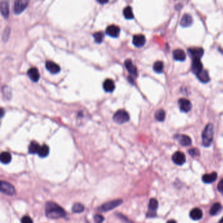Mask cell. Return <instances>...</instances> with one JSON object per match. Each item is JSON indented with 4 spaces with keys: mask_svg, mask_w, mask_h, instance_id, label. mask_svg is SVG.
Wrapping results in <instances>:
<instances>
[{
    "mask_svg": "<svg viewBox=\"0 0 223 223\" xmlns=\"http://www.w3.org/2000/svg\"><path fill=\"white\" fill-rule=\"evenodd\" d=\"M172 160L175 164L178 165H182L186 162L185 155L182 152H175L172 156Z\"/></svg>",
    "mask_w": 223,
    "mask_h": 223,
    "instance_id": "obj_8",
    "label": "cell"
},
{
    "mask_svg": "<svg viewBox=\"0 0 223 223\" xmlns=\"http://www.w3.org/2000/svg\"><path fill=\"white\" fill-rule=\"evenodd\" d=\"M84 210V207L80 203H75L72 207V211L75 213H80Z\"/></svg>",
    "mask_w": 223,
    "mask_h": 223,
    "instance_id": "obj_32",
    "label": "cell"
},
{
    "mask_svg": "<svg viewBox=\"0 0 223 223\" xmlns=\"http://www.w3.org/2000/svg\"><path fill=\"white\" fill-rule=\"evenodd\" d=\"M94 40L98 43H100L102 42L103 39V34L101 32H96L95 34L93 35Z\"/></svg>",
    "mask_w": 223,
    "mask_h": 223,
    "instance_id": "obj_33",
    "label": "cell"
},
{
    "mask_svg": "<svg viewBox=\"0 0 223 223\" xmlns=\"http://www.w3.org/2000/svg\"><path fill=\"white\" fill-rule=\"evenodd\" d=\"M98 2L100 3H107L108 2Z\"/></svg>",
    "mask_w": 223,
    "mask_h": 223,
    "instance_id": "obj_40",
    "label": "cell"
},
{
    "mask_svg": "<svg viewBox=\"0 0 223 223\" xmlns=\"http://www.w3.org/2000/svg\"><path fill=\"white\" fill-rule=\"evenodd\" d=\"M217 189L221 193L223 194V179H221L217 185Z\"/></svg>",
    "mask_w": 223,
    "mask_h": 223,
    "instance_id": "obj_37",
    "label": "cell"
},
{
    "mask_svg": "<svg viewBox=\"0 0 223 223\" xmlns=\"http://www.w3.org/2000/svg\"><path fill=\"white\" fill-rule=\"evenodd\" d=\"M21 223H34L29 216H24L21 219Z\"/></svg>",
    "mask_w": 223,
    "mask_h": 223,
    "instance_id": "obj_36",
    "label": "cell"
},
{
    "mask_svg": "<svg viewBox=\"0 0 223 223\" xmlns=\"http://www.w3.org/2000/svg\"><path fill=\"white\" fill-rule=\"evenodd\" d=\"M196 76L198 79L203 83H207L210 80V76H209L208 72L205 69H203L202 72L199 73Z\"/></svg>",
    "mask_w": 223,
    "mask_h": 223,
    "instance_id": "obj_23",
    "label": "cell"
},
{
    "mask_svg": "<svg viewBox=\"0 0 223 223\" xmlns=\"http://www.w3.org/2000/svg\"><path fill=\"white\" fill-rule=\"evenodd\" d=\"M173 56L175 60L178 61H184L186 58V54L182 49H175L173 52Z\"/></svg>",
    "mask_w": 223,
    "mask_h": 223,
    "instance_id": "obj_22",
    "label": "cell"
},
{
    "mask_svg": "<svg viewBox=\"0 0 223 223\" xmlns=\"http://www.w3.org/2000/svg\"><path fill=\"white\" fill-rule=\"evenodd\" d=\"M1 13L2 15L5 18H8L9 15V5L7 2L2 1L1 2Z\"/></svg>",
    "mask_w": 223,
    "mask_h": 223,
    "instance_id": "obj_27",
    "label": "cell"
},
{
    "mask_svg": "<svg viewBox=\"0 0 223 223\" xmlns=\"http://www.w3.org/2000/svg\"><path fill=\"white\" fill-rule=\"evenodd\" d=\"M179 106L180 110L184 113L189 112L192 109V104L188 99L185 98H181L179 99Z\"/></svg>",
    "mask_w": 223,
    "mask_h": 223,
    "instance_id": "obj_10",
    "label": "cell"
},
{
    "mask_svg": "<svg viewBox=\"0 0 223 223\" xmlns=\"http://www.w3.org/2000/svg\"><path fill=\"white\" fill-rule=\"evenodd\" d=\"M188 53L189 56L191 57L192 60H200L203 55L204 50L200 47H194V48H190L188 49Z\"/></svg>",
    "mask_w": 223,
    "mask_h": 223,
    "instance_id": "obj_6",
    "label": "cell"
},
{
    "mask_svg": "<svg viewBox=\"0 0 223 223\" xmlns=\"http://www.w3.org/2000/svg\"><path fill=\"white\" fill-rule=\"evenodd\" d=\"M158 203L154 198H152L149 203V211L147 214V217H154L156 216V211L158 209Z\"/></svg>",
    "mask_w": 223,
    "mask_h": 223,
    "instance_id": "obj_7",
    "label": "cell"
},
{
    "mask_svg": "<svg viewBox=\"0 0 223 223\" xmlns=\"http://www.w3.org/2000/svg\"><path fill=\"white\" fill-rule=\"evenodd\" d=\"M0 189H1L2 192L10 196L15 195L16 193L15 187L11 183L4 181H1V183H0Z\"/></svg>",
    "mask_w": 223,
    "mask_h": 223,
    "instance_id": "obj_4",
    "label": "cell"
},
{
    "mask_svg": "<svg viewBox=\"0 0 223 223\" xmlns=\"http://www.w3.org/2000/svg\"><path fill=\"white\" fill-rule=\"evenodd\" d=\"M154 117H155L156 119L158 121L162 122L165 119V111L163 110H162V109H160V110H157V111H156Z\"/></svg>",
    "mask_w": 223,
    "mask_h": 223,
    "instance_id": "obj_31",
    "label": "cell"
},
{
    "mask_svg": "<svg viewBox=\"0 0 223 223\" xmlns=\"http://www.w3.org/2000/svg\"><path fill=\"white\" fill-rule=\"evenodd\" d=\"M213 135H214L213 125L210 123L206 126L202 134V143L203 146L207 147L211 145L213 140Z\"/></svg>",
    "mask_w": 223,
    "mask_h": 223,
    "instance_id": "obj_2",
    "label": "cell"
},
{
    "mask_svg": "<svg viewBox=\"0 0 223 223\" xmlns=\"http://www.w3.org/2000/svg\"><path fill=\"white\" fill-rule=\"evenodd\" d=\"M45 215L49 219H56L64 218L66 216V213L63 208L53 202H49L46 203Z\"/></svg>",
    "mask_w": 223,
    "mask_h": 223,
    "instance_id": "obj_1",
    "label": "cell"
},
{
    "mask_svg": "<svg viewBox=\"0 0 223 223\" xmlns=\"http://www.w3.org/2000/svg\"><path fill=\"white\" fill-rule=\"evenodd\" d=\"M11 158V154L8 153V152H2L1 156H0V160H1L2 163L4 164H8L10 163Z\"/></svg>",
    "mask_w": 223,
    "mask_h": 223,
    "instance_id": "obj_26",
    "label": "cell"
},
{
    "mask_svg": "<svg viewBox=\"0 0 223 223\" xmlns=\"http://www.w3.org/2000/svg\"><path fill=\"white\" fill-rule=\"evenodd\" d=\"M40 147L41 146L37 142L32 141L29 145V147H28V151H29V153L30 154H38Z\"/></svg>",
    "mask_w": 223,
    "mask_h": 223,
    "instance_id": "obj_25",
    "label": "cell"
},
{
    "mask_svg": "<svg viewBox=\"0 0 223 223\" xmlns=\"http://www.w3.org/2000/svg\"><path fill=\"white\" fill-rule=\"evenodd\" d=\"M94 219L96 223H102L104 221V218L102 215L97 214L94 216Z\"/></svg>",
    "mask_w": 223,
    "mask_h": 223,
    "instance_id": "obj_35",
    "label": "cell"
},
{
    "mask_svg": "<svg viewBox=\"0 0 223 223\" xmlns=\"http://www.w3.org/2000/svg\"><path fill=\"white\" fill-rule=\"evenodd\" d=\"M192 22L193 18L192 16L190 15L189 14H184L181 18V22H180V25L184 28L189 27L192 25Z\"/></svg>",
    "mask_w": 223,
    "mask_h": 223,
    "instance_id": "obj_18",
    "label": "cell"
},
{
    "mask_svg": "<svg viewBox=\"0 0 223 223\" xmlns=\"http://www.w3.org/2000/svg\"><path fill=\"white\" fill-rule=\"evenodd\" d=\"M28 5V2L25 1V0H20V1L15 2V3H14V12L17 15H19L27 7Z\"/></svg>",
    "mask_w": 223,
    "mask_h": 223,
    "instance_id": "obj_9",
    "label": "cell"
},
{
    "mask_svg": "<svg viewBox=\"0 0 223 223\" xmlns=\"http://www.w3.org/2000/svg\"><path fill=\"white\" fill-rule=\"evenodd\" d=\"M103 88L105 91L110 92H113L114 91V89H115V85L112 79H107L103 82Z\"/></svg>",
    "mask_w": 223,
    "mask_h": 223,
    "instance_id": "obj_21",
    "label": "cell"
},
{
    "mask_svg": "<svg viewBox=\"0 0 223 223\" xmlns=\"http://www.w3.org/2000/svg\"><path fill=\"white\" fill-rule=\"evenodd\" d=\"M133 44H134L137 47H142L145 44L146 42V38L145 35L142 34H137L134 35L133 37Z\"/></svg>",
    "mask_w": 223,
    "mask_h": 223,
    "instance_id": "obj_13",
    "label": "cell"
},
{
    "mask_svg": "<svg viewBox=\"0 0 223 223\" xmlns=\"http://www.w3.org/2000/svg\"><path fill=\"white\" fill-rule=\"evenodd\" d=\"M153 69L155 72L161 73L164 71V63L162 61H157L153 65Z\"/></svg>",
    "mask_w": 223,
    "mask_h": 223,
    "instance_id": "obj_29",
    "label": "cell"
},
{
    "mask_svg": "<svg viewBox=\"0 0 223 223\" xmlns=\"http://www.w3.org/2000/svg\"><path fill=\"white\" fill-rule=\"evenodd\" d=\"M3 112H4V111H3V109L2 108V109H1V115H2V117H3Z\"/></svg>",
    "mask_w": 223,
    "mask_h": 223,
    "instance_id": "obj_39",
    "label": "cell"
},
{
    "mask_svg": "<svg viewBox=\"0 0 223 223\" xmlns=\"http://www.w3.org/2000/svg\"><path fill=\"white\" fill-rule=\"evenodd\" d=\"M123 15H124L125 17L127 19H132L134 17L132 9L130 6H127L124 9V10H123Z\"/></svg>",
    "mask_w": 223,
    "mask_h": 223,
    "instance_id": "obj_30",
    "label": "cell"
},
{
    "mask_svg": "<svg viewBox=\"0 0 223 223\" xmlns=\"http://www.w3.org/2000/svg\"><path fill=\"white\" fill-rule=\"evenodd\" d=\"M113 121L117 124H123L129 121L130 116L126 111L124 110H118L113 115Z\"/></svg>",
    "mask_w": 223,
    "mask_h": 223,
    "instance_id": "obj_3",
    "label": "cell"
},
{
    "mask_svg": "<svg viewBox=\"0 0 223 223\" xmlns=\"http://www.w3.org/2000/svg\"><path fill=\"white\" fill-rule=\"evenodd\" d=\"M192 72L197 75L199 73L201 72L203 69V65L200 60H192Z\"/></svg>",
    "mask_w": 223,
    "mask_h": 223,
    "instance_id": "obj_17",
    "label": "cell"
},
{
    "mask_svg": "<svg viewBox=\"0 0 223 223\" xmlns=\"http://www.w3.org/2000/svg\"><path fill=\"white\" fill-rule=\"evenodd\" d=\"M49 153V147L46 145H43L41 146V147L38 152V155L41 158H45L48 156Z\"/></svg>",
    "mask_w": 223,
    "mask_h": 223,
    "instance_id": "obj_28",
    "label": "cell"
},
{
    "mask_svg": "<svg viewBox=\"0 0 223 223\" xmlns=\"http://www.w3.org/2000/svg\"><path fill=\"white\" fill-rule=\"evenodd\" d=\"M190 217L194 221H199L202 218L203 213L200 209L194 208L190 212Z\"/></svg>",
    "mask_w": 223,
    "mask_h": 223,
    "instance_id": "obj_19",
    "label": "cell"
},
{
    "mask_svg": "<svg viewBox=\"0 0 223 223\" xmlns=\"http://www.w3.org/2000/svg\"><path fill=\"white\" fill-rule=\"evenodd\" d=\"M46 69L52 74H56L60 72V67L59 65L50 60H47L45 62Z\"/></svg>",
    "mask_w": 223,
    "mask_h": 223,
    "instance_id": "obj_12",
    "label": "cell"
},
{
    "mask_svg": "<svg viewBox=\"0 0 223 223\" xmlns=\"http://www.w3.org/2000/svg\"><path fill=\"white\" fill-rule=\"evenodd\" d=\"M27 75L29 78L34 82H37L40 78V74L36 68H31L28 70Z\"/></svg>",
    "mask_w": 223,
    "mask_h": 223,
    "instance_id": "obj_14",
    "label": "cell"
},
{
    "mask_svg": "<svg viewBox=\"0 0 223 223\" xmlns=\"http://www.w3.org/2000/svg\"><path fill=\"white\" fill-rule=\"evenodd\" d=\"M125 67L126 68L128 72L134 77L137 76V70L136 66L133 64L132 61L130 59H127L125 61Z\"/></svg>",
    "mask_w": 223,
    "mask_h": 223,
    "instance_id": "obj_15",
    "label": "cell"
},
{
    "mask_svg": "<svg viewBox=\"0 0 223 223\" xmlns=\"http://www.w3.org/2000/svg\"><path fill=\"white\" fill-rule=\"evenodd\" d=\"M189 154L191 156H193V157H196V156H199V154H200V152H199L198 149H191L189 150Z\"/></svg>",
    "mask_w": 223,
    "mask_h": 223,
    "instance_id": "obj_34",
    "label": "cell"
},
{
    "mask_svg": "<svg viewBox=\"0 0 223 223\" xmlns=\"http://www.w3.org/2000/svg\"><path fill=\"white\" fill-rule=\"evenodd\" d=\"M167 223H177V222L174 220H170V221H168Z\"/></svg>",
    "mask_w": 223,
    "mask_h": 223,
    "instance_id": "obj_38",
    "label": "cell"
},
{
    "mask_svg": "<svg viewBox=\"0 0 223 223\" xmlns=\"http://www.w3.org/2000/svg\"><path fill=\"white\" fill-rule=\"evenodd\" d=\"M120 28L116 25H110L106 28V34L113 37H117L120 34Z\"/></svg>",
    "mask_w": 223,
    "mask_h": 223,
    "instance_id": "obj_16",
    "label": "cell"
},
{
    "mask_svg": "<svg viewBox=\"0 0 223 223\" xmlns=\"http://www.w3.org/2000/svg\"><path fill=\"white\" fill-rule=\"evenodd\" d=\"M219 223H223V217H222V219L220 221V222Z\"/></svg>",
    "mask_w": 223,
    "mask_h": 223,
    "instance_id": "obj_41",
    "label": "cell"
},
{
    "mask_svg": "<svg viewBox=\"0 0 223 223\" xmlns=\"http://www.w3.org/2000/svg\"><path fill=\"white\" fill-rule=\"evenodd\" d=\"M222 210V206L221 203H215L211 206V207L210 209V215L212 216H215L217 214H219Z\"/></svg>",
    "mask_w": 223,
    "mask_h": 223,
    "instance_id": "obj_24",
    "label": "cell"
},
{
    "mask_svg": "<svg viewBox=\"0 0 223 223\" xmlns=\"http://www.w3.org/2000/svg\"><path fill=\"white\" fill-rule=\"evenodd\" d=\"M217 178V173L216 172H213L211 173L203 175L202 177V181L203 183L210 184L215 182Z\"/></svg>",
    "mask_w": 223,
    "mask_h": 223,
    "instance_id": "obj_20",
    "label": "cell"
},
{
    "mask_svg": "<svg viewBox=\"0 0 223 223\" xmlns=\"http://www.w3.org/2000/svg\"><path fill=\"white\" fill-rule=\"evenodd\" d=\"M122 203V200H120V199H118V200H115L111 202H108L106 203L103 204L101 207L100 210L103 211H108L113 210L115 207H118Z\"/></svg>",
    "mask_w": 223,
    "mask_h": 223,
    "instance_id": "obj_5",
    "label": "cell"
},
{
    "mask_svg": "<svg viewBox=\"0 0 223 223\" xmlns=\"http://www.w3.org/2000/svg\"><path fill=\"white\" fill-rule=\"evenodd\" d=\"M175 139H176L180 145L182 146H189L192 144V139L191 137L187 135L177 134L175 136Z\"/></svg>",
    "mask_w": 223,
    "mask_h": 223,
    "instance_id": "obj_11",
    "label": "cell"
}]
</instances>
